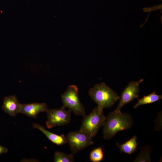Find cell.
Here are the masks:
<instances>
[{"label": "cell", "mask_w": 162, "mask_h": 162, "mask_svg": "<svg viewBox=\"0 0 162 162\" xmlns=\"http://www.w3.org/2000/svg\"><path fill=\"white\" fill-rule=\"evenodd\" d=\"M33 128L40 130L50 141L58 146L62 145L67 142L66 137L64 135H58L49 131L46 130L44 127L38 124L33 123Z\"/></svg>", "instance_id": "cell-10"}, {"label": "cell", "mask_w": 162, "mask_h": 162, "mask_svg": "<svg viewBox=\"0 0 162 162\" xmlns=\"http://www.w3.org/2000/svg\"><path fill=\"white\" fill-rule=\"evenodd\" d=\"M8 152V149L7 148L0 145V154L6 153Z\"/></svg>", "instance_id": "cell-15"}, {"label": "cell", "mask_w": 162, "mask_h": 162, "mask_svg": "<svg viewBox=\"0 0 162 162\" xmlns=\"http://www.w3.org/2000/svg\"><path fill=\"white\" fill-rule=\"evenodd\" d=\"M66 137L70 150L74 154L94 144L91 138L80 131L70 132Z\"/></svg>", "instance_id": "cell-6"}, {"label": "cell", "mask_w": 162, "mask_h": 162, "mask_svg": "<svg viewBox=\"0 0 162 162\" xmlns=\"http://www.w3.org/2000/svg\"><path fill=\"white\" fill-rule=\"evenodd\" d=\"M78 90L74 85L68 86L65 92L61 96L63 106L67 107L76 116L85 115L84 108L78 95Z\"/></svg>", "instance_id": "cell-4"}, {"label": "cell", "mask_w": 162, "mask_h": 162, "mask_svg": "<svg viewBox=\"0 0 162 162\" xmlns=\"http://www.w3.org/2000/svg\"><path fill=\"white\" fill-rule=\"evenodd\" d=\"M143 81V79H141L139 81H131L129 82L122 92L119 104L115 111H121L123 106L138 97L140 84Z\"/></svg>", "instance_id": "cell-7"}, {"label": "cell", "mask_w": 162, "mask_h": 162, "mask_svg": "<svg viewBox=\"0 0 162 162\" xmlns=\"http://www.w3.org/2000/svg\"><path fill=\"white\" fill-rule=\"evenodd\" d=\"M62 106L59 109H48L46 111L47 120L46 123L47 128L50 129L56 126L67 125L70 122L71 111L66 110Z\"/></svg>", "instance_id": "cell-5"}, {"label": "cell", "mask_w": 162, "mask_h": 162, "mask_svg": "<svg viewBox=\"0 0 162 162\" xmlns=\"http://www.w3.org/2000/svg\"><path fill=\"white\" fill-rule=\"evenodd\" d=\"M21 105L16 96L11 95L4 98L2 108L10 116L15 117L20 113Z\"/></svg>", "instance_id": "cell-8"}, {"label": "cell", "mask_w": 162, "mask_h": 162, "mask_svg": "<svg viewBox=\"0 0 162 162\" xmlns=\"http://www.w3.org/2000/svg\"><path fill=\"white\" fill-rule=\"evenodd\" d=\"M48 109V106L44 103L23 104H21L20 113L36 118L40 113L46 112Z\"/></svg>", "instance_id": "cell-9"}, {"label": "cell", "mask_w": 162, "mask_h": 162, "mask_svg": "<svg viewBox=\"0 0 162 162\" xmlns=\"http://www.w3.org/2000/svg\"><path fill=\"white\" fill-rule=\"evenodd\" d=\"M162 95L157 94L153 91L150 94L144 96L140 99H138V101L134 106V107L136 108L141 105L152 103L162 99Z\"/></svg>", "instance_id": "cell-12"}, {"label": "cell", "mask_w": 162, "mask_h": 162, "mask_svg": "<svg viewBox=\"0 0 162 162\" xmlns=\"http://www.w3.org/2000/svg\"><path fill=\"white\" fill-rule=\"evenodd\" d=\"M132 123V118L128 114L115 110L110 112L103 126L104 138L110 139L119 131L130 128Z\"/></svg>", "instance_id": "cell-1"}, {"label": "cell", "mask_w": 162, "mask_h": 162, "mask_svg": "<svg viewBox=\"0 0 162 162\" xmlns=\"http://www.w3.org/2000/svg\"><path fill=\"white\" fill-rule=\"evenodd\" d=\"M103 109L98 106L88 115H85L79 131L92 139L103 126L106 117Z\"/></svg>", "instance_id": "cell-3"}, {"label": "cell", "mask_w": 162, "mask_h": 162, "mask_svg": "<svg viewBox=\"0 0 162 162\" xmlns=\"http://www.w3.org/2000/svg\"><path fill=\"white\" fill-rule=\"evenodd\" d=\"M136 138V136H135L123 144H120L117 143V146L121 152L130 155L136 151L137 147Z\"/></svg>", "instance_id": "cell-11"}, {"label": "cell", "mask_w": 162, "mask_h": 162, "mask_svg": "<svg viewBox=\"0 0 162 162\" xmlns=\"http://www.w3.org/2000/svg\"><path fill=\"white\" fill-rule=\"evenodd\" d=\"M73 153L69 154L63 152H56L54 154V160L55 162H72L74 161Z\"/></svg>", "instance_id": "cell-13"}, {"label": "cell", "mask_w": 162, "mask_h": 162, "mask_svg": "<svg viewBox=\"0 0 162 162\" xmlns=\"http://www.w3.org/2000/svg\"><path fill=\"white\" fill-rule=\"evenodd\" d=\"M104 154L102 148L100 147L94 148L90 153V160L93 162L101 161L104 158Z\"/></svg>", "instance_id": "cell-14"}, {"label": "cell", "mask_w": 162, "mask_h": 162, "mask_svg": "<svg viewBox=\"0 0 162 162\" xmlns=\"http://www.w3.org/2000/svg\"></svg>", "instance_id": "cell-16"}, {"label": "cell", "mask_w": 162, "mask_h": 162, "mask_svg": "<svg viewBox=\"0 0 162 162\" xmlns=\"http://www.w3.org/2000/svg\"><path fill=\"white\" fill-rule=\"evenodd\" d=\"M88 94L103 109L111 107L120 98L116 93L104 82L96 84L89 90Z\"/></svg>", "instance_id": "cell-2"}]
</instances>
